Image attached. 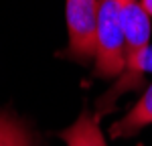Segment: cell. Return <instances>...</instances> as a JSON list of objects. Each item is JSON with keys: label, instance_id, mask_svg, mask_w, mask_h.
Listing matches in <instances>:
<instances>
[{"label": "cell", "instance_id": "obj_4", "mask_svg": "<svg viewBox=\"0 0 152 146\" xmlns=\"http://www.w3.org/2000/svg\"><path fill=\"white\" fill-rule=\"evenodd\" d=\"M59 138L65 142V146H107L99 128V114L94 116L87 110H83L69 128L61 130Z\"/></svg>", "mask_w": 152, "mask_h": 146}, {"label": "cell", "instance_id": "obj_1", "mask_svg": "<svg viewBox=\"0 0 152 146\" xmlns=\"http://www.w3.org/2000/svg\"><path fill=\"white\" fill-rule=\"evenodd\" d=\"M116 4L126 39V69L118 77L114 93H124L126 89L136 87L144 77L140 71V61L150 47V20L140 0H116Z\"/></svg>", "mask_w": 152, "mask_h": 146}, {"label": "cell", "instance_id": "obj_6", "mask_svg": "<svg viewBox=\"0 0 152 146\" xmlns=\"http://www.w3.org/2000/svg\"><path fill=\"white\" fill-rule=\"evenodd\" d=\"M0 146H39V136L10 112H0Z\"/></svg>", "mask_w": 152, "mask_h": 146}, {"label": "cell", "instance_id": "obj_5", "mask_svg": "<svg viewBox=\"0 0 152 146\" xmlns=\"http://www.w3.org/2000/svg\"><path fill=\"white\" fill-rule=\"evenodd\" d=\"M150 124H152V83L144 91V96L138 99V104L130 110L122 120H118L112 126L110 134L114 138H130V136L138 134L142 128H146Z\"/></svg>", "mask_w": 152, "mask_h": 146}, {"label": "cell", "instance_id": "obj_3", "mask_svg": "<svg viewBox=\"0 0 152 146\" xmlns=\"http://www.w3.org/2000/svg\"><path fill=\"white\" fill-rule=\"evenodd\" d=\"M97 12L99 0H65L67 20V55L79 63L95 59V36H97Z\"/></svg>", "mask_w": 152, "mask_h": 146}, {"label": "cell", "instance_id": "obj_7", "mask_svg": "<svg viewBox=\"0 0 152 146\" xmlns=\"http://www.w3.org/2000/svg\"><path fill=\"white\" fill-rule=\"evenodd\" d=\"M140 71L142 73H152V45L146 49V53L142 55L140 61Z\"/></svg>", "mask_w": 152, "mask_h": 146}, {"label": "cell", "instance_id": "obj_2", "mask_svg": "<svg viewBox=\"0 0 152 146\" xmlns=\"http://www.w3.org/2000/svg\"><path fill=\"white\" fill-rule=\"evenodd\" d=\"M95 77L114 79L126 69V39L116 0H99L95 36Z\"/></svg>", "mask_w": 152, "mask_h": 146}, {"label": "cell", "instance_id": "obj_8", "mask_svg": "<svg viewBox=\"0 0 152 146\" xmlns=\"http://www.w3.org/2000/svg\"><path fill=\"white\" fill-rule=\"evenodd\" d=\"M142 6H144V10L148 12V16H152V0H140Z\"/></svg>", "mask_w": 152, "mask_h": 146}]
</instances>
